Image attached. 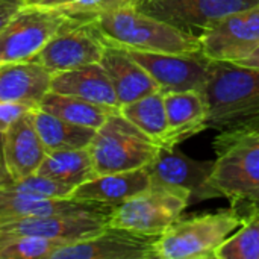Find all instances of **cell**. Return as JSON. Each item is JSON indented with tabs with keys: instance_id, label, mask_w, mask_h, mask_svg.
<instances>
[{
	"instance_id": "1",
	"label": "cell",
	"mask_w": 259,
	"mask_h": 259,
	"mask_svg": "<svg viewBox=\"0 0 259 259\" xmlns=\"http://www.w3.org/2000/svg\"><path fill=\"white\" fill-rule=\"evenodd\" d=\"M205 97L206 129L229 137L259 134V68L214 62Z\"/></svg>"
},
{
	"instance_id": "2",
	"label": "cell",
	"mask_w": 259,
	"mask_h": 259,
	"mask_svg": "<svg viewBox=\"0 0 259 259\" xmlns=\"http://www.w3.org/2000/svg\"><path fill=\"white\" fill-rule=\"evenodd\" d=\"M93 23L105 46L149 53H202L199 35L152 17L135 6L100 12Z\"/></svg>"
},
{
	"instance_id": "3",
	"label": "cell",
	"mask_w": 259,
	"mask_h": 259,
	"mask_svg": "<svg viewBox=\"0 0 259 259\" xmlns=\"http://www.w3.org/2000/svg\"><path fill=\"white\" fill-rule=\"evenodd\" d=\"M94 17L67 6L23 3L0 32V62L30 61L59 32Z\"/></svg>"
},
{
	"instance_id": "4",
	"label": "cell",
	"mask_w": 259,
	"mask_h": 259,
	"mask_svg": "<svg viewBox=\"0 0 259 259\" xmlns=\"http://www.w3.org/2000/svg\"><path fill=\"white\" fill-rule=\"evenodd\" d=\"M241 226L234 208L178 217L156 241L158 259H215V250Z\"/></svg>"
},
{
	"instance_id": "5",
	"label": "cell",
	"mask_w": 259,
	"mask_h": 259,
	"mask_svg": "<svg viewBox=\"0 0 259 259\" xmlns=\"http://www.w3.org/2000/svg\"><path fill=\"white\" fill-rule=\"evenodd\" d=\"M159 147L158 141L117 111L96 131L88 150L97 175H109L149 165Z\"/></svg>"
},
{
	"instance_id": "6",
	"label": "cell",
	"mask_w": 259,
	"mask_h": 259,
	"mask_svg": "<svg viewBox=\"0 0 259 259\" xmlns=\"http://www.w3.org/2000/svg\"><path fill=\"white\" fill-rule=\"evenodd\" d=\"M188 206L187 191L152 182L143 193L114 206L108 226L159 237Z\"/></svg>"
},
{
	"instance_id": "7",
	"label": "cell",
	"mask_w": 259,
	"mask_h": 259,
	"mask_svg": "<svg viewBox=\"0 0 259 259\" xmlns=\"http://www.w3.org/2000/svg\"><path fill=\"white\" fill-rule=\"evenodd\" d=\"M217 159L211 176L212 185L231 202L259 190V134L214 140Z\"/></svg>"
},
{
	"instance_id": "8",
	"label": "cell",
	"mask_w": 259,
	"mask_h": 259,
	"mask_svg": "<svg viewBox=\"0 0 259 259\" xmlns=\"http://www.w3.org/2000/svg\"><path fill=\"white\" fill-rule=\"evenodd\" d=\"M215 161L193 159L176 147L161 146L153 161L146 165L152 182L184 190L190 194V205L223 197L212 185Z\"/></svg>"
},
{
	"instance_id": "9",
	"label": "cell",
	"mask_w": 259,
	"mask_h": 259,
	"mask_svg": "<svg viewBox=\"0 0 259 259\" xmlns=\"http://www.w3.org/2000/svg\"><path fill=\"white\" fill-rule=\"evenodd\" d=\"M202 53L212 62H237L259 47V5L226 15L199 35Z\"/></svg>"
},
{
	"instance_id": "10",
	"label": "cell",
	"mask_w": 259,
	"mask_h": 259,
	"mask_svg": "<svg viewBox=\"0 0 259 259\" xmlns=\"http://www.w3.org/2000/svg\"><path fill=\"white\" fill-rule=\"evenodd\" d=\"M159 85L162 93L202 91L211 79L214 62L203 53H149L126 50Z\"/></svg>"
},
{
	"instance_id": "11",
	"label": "cell",
	"mask_w": 259,
	"mask_h": 259,
	"mask_svg": "<svg viewBox=\"0 0 259 259\" xmlns=\"http://www.w3.org/2000/svg\"><path fill=\"white\" fill-rule=\"evenodd\" d=\"M159 237L106 226L97 235L59 247L50 259H158Z\"/></svg>"
},
{
	"instance_id": "12",
	"label": "cell",
	"mask_w": 259,
	"mask_h": 259,
	"mask_svg": "<svg viewBox=\"0 0 259 259\" xmlns=\"http://www.w3.org/2000/svg\"><path fill=\"white\" fill-rule=\"evenodd\" d=\"M93 20L59 32L30 61L42 65L50 73L100 62L105 42Z\"/></svg>"
},
{
	"instance_id": "13",
	"label": "cell",
	"mask_w": 259,
	"mask_h": 259,
	"mask_svg": "<svg viewBox=\"0 0 259 259\" xmlns=\"http://www.w3.org/2000/svg\"><path fill=\"white\" fill-rule=\"evenodd\" d=\"M259 5V0H150L135 8L179 29H208L229 14Z\"/></svg>"
},
{
	"instance_id": "14",
	"label": "cell",
	"mask_w": 259,
	"mask_h": 259,
	"mask_svg": "<svg viewBox=\"0 0 259 259\" xmlns=\"http://www.w3.org/2000/svg\"><path fill=\"white\" fill-rule=\"evenodd\" d=\"M109 212L67 214L49 217H30L0 225V232L11 235H32L71 244L91 238L109 223Z\"/></svg>"
},
{
	"instance_id": "15",
	"label": "cell",
	"mask_w": 259,
	"mask_h": 259,
	"mask_svg": "<svg viewBox=\"0 0 259 259\" xmlns=\"http://www.w3.org/2000/svg\"><path fill=\"white\" fill-rule=\"evenodd\" d=\"M114 206L77 200L73 197H41L11 190H0V225L30 217L109 212Z\"/></svg>"
},
{
	"instance_id": "16",
	"label": "cell",
	"mask_w": 259,
	"mask_h": 259,
	"mask_svg": "<svg viewBox=\"0 0 259 259\" xmlns=\"http://www.w3.org/2000/svg\"><path fill=\"white\" fill-rule=\"evenodd\" d=\"M167 112V132L161 140L164 147H176L206 129L208 102L202 91L162 93Z\"/></svg>"
},
{
	"instance_id": "17",
	"label": "cell",
	"mask_w": 259,
	"mask_h": 259,
	"mask_svg": "<svg viewBox=\"0 0 259 259\" xmlns=\"http://www.w3.org/2000/svg\"><path fill=\"white\" fill-rule=\"evenodd\" d=\"M33 111L21 115L3 134L5 156L14 182L36 173L47 155L35 127Z\"/></svg>"
},
{
	"instance_id": "18",
	"label": "cell",
	"mask_w": 259,
	"mask_h": 259,
	"mask_svg": "<svg viewBox=\"0 0 259 259\" xmlns=\"http://www.w3.org/2000/svg\"><path fill=\"white\" fill-rule=\"evenodd\" d=\"M100 64L114 87L120 106L161 91L155 79L124 49L105 46Z\"/></svg>"
},
{
	"instance_id": "19",
	"label": "cell",
	"mask_w": 259,
	"mask_h": 259,
	"mask_svg": "<svg viewBox=\"0 0 259 259\" xmlns=\"http://www.w3.org/2000/svg\"><path fill=\"white\" fill-rule=\"evenodd\" d=\"M50 91L80 97L99 105L120 109L114 87L100 62L53 73Z\"/></svg>"
},
{
	"instance_id": "20",
	"label": "cell",
	"mask_w": 259,
	"mask_h": 259,
	"mask_svg": "<svg viewBox=\"0 0 259 259\" xmlns=\"http://www.w3.org/2000/svg\"><path fill=\"white\" fill-rule=\"evenodd\" d=\"M150 185V175L146 167H143L131 171L99 175L94 179L76 187L71 197L77 200L117 206L143 193Z\"/></svg>"
},
{
	"instance_id": "21",
	"label": "cell",
	"mask_w": 259,
	"mask_h": 259,
	"mask_svg": "<svg viewBox=\"0 0 259 259\" xmlns=\"http://www.w3.org/2000/svg\"><path fill=\"white\" fill-rule=\"evenodd\" d=\"M52 74L33 61L0 65V102H24L38 106L50 91Z\"/></svg>"
},
{
	"instance_id": "22",
	"label": "cell",
	"mask_w": 259,
	"mask_h": 259,
	"mask_svg": "<svg viewBox=\"0 0 259 259\" xmlns=\"http://www.w3.org/2000/svg\"><path fill=\"white\" fill-rule=\"evenodd\" d=\"M38 108L70 123L93 127L96 131L106 121L111 114L120 111L118 108L99 105L80 97L59 94L53 91H49L39 100Z\"/></svg>"
},
{
	"instance_id": "23",
	"label": "cell",
	"mask_w": 259,
	"mask_h": 259,
	"mask_svg": "<svg viewBox=\"0 0 259 259\" xmlns=\"http://www.w3.org/2000/svg\"><path fill=\"white\" fill-rule=\"evenodd\" d=\"M33 120L47 153L68 149H85L90 146L96 134V129L93 127L70 123L39 109L38 106L33 111Z\"/></svg>"
},
{
	"instance_id": "24",
	"label": "cell",
	"mask_w": 259,
	"mask_h": 259,
	"mask_svg": "<svg viewBox=\"0 0 259 259\" xmlns=\"http://www.w3.org/2000/svg\"><path fill=\"white\" fill-rule=\"evenodd\" d=\"M36 175L52 178L74 188L99 176L88 147L47 153L39 168L36 170Z\"/></svg>"
},
{
	"instance_id": "25",
	"label": "cell",
	"mask_w": 259,
	"mask_h": 259,
	"mask_svg": "<svg viewBox=\"0 0 259 259\" xmlns=\"http://www.w3.org/2000/svg\"><path fill=\"white\" fill-rule=\"evenodd\" d=\"M120 112L161 144V140L167 132V112L162 91H156L135 102L126 103L120 106Z\"/></svg>"
},
{
	"instance_id": "26",
	"label": "cell",
	"mask_w": 259,
	"mask_h": 259,
	"mask_svg": "<svg viewBox=\"0 0 259 259\" xmlns=\"http://www.w3.org/2000/svg\"><path fill=\"white\" fill-rule=\"evenodd\" d=\"M62 246L67 244L41 237L0 232V259H50Z\"/></svg>"
},
{
	"instance_id": "27",
	"label": "cell",
	"mask_w": 259,
	"mask_h": 259,
	"mask_svg": "<svg viewBox=\"0 0 259 259\" xmlns=\"http://www.w3.org/2000/svg\"><path fill=\"white\" fill-rule=\"evenodd\" d=\"M215 259H259V214L247 219L215 250Z\"/></svg>"
},
{
	"instance_id": "28",
	"label": "cell",
	"mask_w": 259,
	"mask_h": 259,
	"mask_svg": "<svg viewBox=\"0 0 259 259\" xmlns=\"http://www.w3.org/2000/svg\"><path fill=\"white\" fill-rule=\"evenodd\" d=\"M2 190H11V191L26 193V194L41 196V197H71L74 187L55 181L52 178H46V176L33 173L30 176L15 181L8 188H2Z\"/></svg>"
},
{
	"instance_id": "29",
	"label": "cell",
	"mask_w": 259,
	"mask_h": 259,
	"mask_svg": "<svg viewBox=\"0 0 259 259\" xmlns=\"http://www.w3.org/2000/svg\"><path fill=\"white\" fill-rule=\"evenodd\" d=\"M68 3L76 11L91 15H97L100 12H106L118 8L135 6L134 0H68Z\"/></svg>"
},
{
	"instance_id": "30",
	"label": "cell",
	"mask_w": 259,
	"mask_h": 259,
	"mask_svg": "<svg viewBox=\"0 0 259 259\" xmlns=\"http://www.w3.org/2000/svg\"><path fill=\"white\" fill-rule=\"evenodd\" d=\"M36 108L33 103L24 102H0V132L5 134L9 126L17 121L26 112H30Z\"/></svg>"
},
{
	"instance_id": "31",
	"label": "cell",
	"mask_w": 259,
	"mask_h": 259,
	"mask_svg": "<svg viewBox=\"0 0 259 259\" xmlns=\"http://www.w3.org/2000/svg\"><path fill=\"white\" fill-rule=\"evenodd\" d=\"M231 208H234L240 217L243 219V223L253 217V215H258L259 214V190L256 191H252L234 202H231Z\"/></svg>"
},
{
	"instance_id": "32",
	"label": "cell",
	"mask_w": 259,
	"mask_h": 259,
	"mask_svg": "<svg viewBox=\"0 0 259 259\" xmlns=\"http://www.w3.org/2000/svg\"><path fill=\"white\" fill-rule=\"evenodd\" d=\"M23 6V0H0V32Z\"/></svg>"
},
{
	"instance_id": "33",
	"label": "cell",
	"mask_w": 259,
	"mask_h": 259,
	"mask_svg": "<svg viewBox=\"0 0 259 259\" xmlns=\"http://www.w3.org/2000/svg\"><path fill=\"white\" fill-rule=\"evenodd\" d=\"M14 184V178L9 171L6 156H5V146H3V134L0 132V190L8 188Z\"/></svg>"
},
{
	"instance_id": "34",
	"label": "cell",
	"mask_w": 259,
	"mask_h": 259,
	"mask_svg": "<svg viewBox=\"0 0 259 259\" xmlns=\"http://www.w3.org/2000/svg\"><path fill=\"white\" fill-rule=\"evenodd\" d=\"M240 67H247V68H259V47L256 50H253L249 56H246L241 61L234 62Z\"/></svg>"
},
{
	"instance_id": "35",
	"label": "cell",
	"mask_w": 259,
	"mask_h": 259,
	"mask_svg": "<svg viewBox=\"0 0 259 259\" xmlns=\"http://www.w3.org/2000/svg\"><path fill=\"white\" fill-rule=\"evenodd\" d=\"M23 3L24 5H44V6H67V8H71L68 0H23Z\"/></svg>"
},
{
	"instance_id": "36",
	"label": "cell",
	"mask_w": 259,
	"mask_h": 259,
	"mask_svg": "<svg viewBox=\"0 0 259 259\" xmlns=\"http://www.w3.org/2000/svg\"><path fill=\"white\" fill-rule=\"evenodd\" d=\"M146 2H150V0H134L135 6H137V5H141V3H146Z\"/></svg>"
},
{
	"instance_id": "37",
	"label": "cell",
	"mask_w": 259,
	"mask_h": 259,
	"mask_svg": "<svg viewBox=\"0 0 259 259\" xmlns=\"http://www.w3.org/2000/svg\"><path fill=\"white\" fill-rule=\"evenodd\" d=\"M0 65H2V62H0Z\"/></svg>"
}]
</instances>
